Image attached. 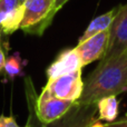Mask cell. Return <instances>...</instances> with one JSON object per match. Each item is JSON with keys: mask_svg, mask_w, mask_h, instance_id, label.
<instances>
[{"mask_svg": "<svg viewBox=\"0 0 127 127\" xmlns=\"http://www.w3.org/2000/svg\"><path fill=\"white\" fill-rule=\"evenodd\" d=\"M127 90V51L100 59L96 68L84 80V90L77 103L97 104L107 96H117Z\"/></svg>", "mask_w": 127, "mask_h": 127, "instance_id": "6da1fadb", "label": "cell"}, {"mask_svg": "<svg viewBox=\"0 0 127 127\" xmlns=\"http://www.w3.org/2000/svg\"><path fill=\"white\" fill-rule=\"evenodd\" d=\"M20 29L27 35L42 36L57 13L56 0H25Z\"/></svg>", "mask_w": 127, "mask_h": 127, "instance_id": "7a4b0ae2", "label": "cell"}, {"mask_svg": "<svg viewBox=\"0 0 127 127\" xmlns=\"http://www.w3.org/2000/svg\"><path fill=\"white\" fill-rule=\"evenodd\" d=\"M75 105V101L65 100L54 96L46 88L36 98V113L42 124H50L62 118Z\"/></svg>", "mask_w": 127, "mask_h": 127, "instance_id": "3957f363", "label": "cell"}, {"mask_svg": "<svg viewBox=\"0 0 127 127\" xmlns=\"http://www.w3.org/2000/svg\"><path fill=\"white\" fill-rule=\"evenodd\" d=\"M46 88L50 94L60 99L70 101H78L84 90V80L81 70H77L71 74L57 77L47 81Z\"/></svg>", "mask_w": 127, "mask_h": 127, "instance_id": "277c9868", "label": "cell"}, {"mask_svg": "<svg viewBox=\"0 0 127 127\" xmlns=\"http://www.w3.org/2000/svg\"><path fill=\"white\" fill-rule=\"evenodd\" d=\"M127 50V3L117 7V12L109 28V42L101 59L118 56Z\"/></svg>", "mask_w": 127, "mask_h": 127, "instance_id": "5b68a950", "label": "cell"}, {"mask_svg": "<svg viewBox=\"0 0 127 127\" xmlns=\"http://www.w3.org/2000/svg\"><path fill=\"white\" fill-rule=\"evenodd\" d=\"M96 115V104L83 105L76 101L62 118L50 124H42L41 127H89L95 121H97Z\"/></svg>", "mask_w": 127, "mask_h": 127, "instance_id": "8992f818", "label": "cell"}, {"mask_svg": "<svg viewBox=\"0 0 127 127\" xmlns=\"http://www.w3.org/2000/svg\"><path fill=\"white\" fill-rule=\"evenodd\" d=\"M109 42V29L99 32L85 41L78 42L76 49L80 56L83 67L89 65L93 62L100 60L105 56Z\"/></svg>", "mask_w": 127, "mask_h": 127, "instance_id": "52a82bcc", "label": "cell"}, {"mask_svg": "<svg viewBox=\"0 0 127 127\" xmlns=\"http://www.w3.org/2000/svg\"><path fill=\"white\" fill-rule=\"evenodd\" d=\"M81 69H83V64H81L80 56L76 47H74L60 51L57 58L47 68L46 74L48 80H50Z\"/></svg>", "mask_w": 127, "mask_h": 127, "instance_id": "ba28073f", "label": "cell"}, {"mask_svg": "<svg viewBox=\"0 0 127 127\" xmlns=\"http://www.w3.org/2000/svg\"><path fill=\"white\" fill-rule=\"evenodd\" d=\"M116 12H117V8H114V9H112V10H109V11H107V12L96 17L95 19H93L92 21H90V24L88 25V27L86 28V30L84 31V33L81 35V37L79 38L78 42L85 41L86 39L97 35V33L103 32V31H105V30H108V29L110 28V26H112L113 21H114Z\"/></svg>", "mask_w": 127, "mask_h": 127, "instance_id": "9c48e42d", "label": "cell"}, {"mask_svg": "<svg viewBox=\"0 0 127 127\" xmlns=\"http://www.w3.org/2000/svg\"><path fill=\"white\" fill-rule=\"evenodd\" d=\"M98 121H105L107 123L116 121L119 115V101L117 100V97L112 95L99 99L96 104Z\"/></svg>", "mask_w": 127, "mask_h": 127, "instance_id": "30bf717a", "label": "cell"}, {"mask_svg": "<svg viewBox=\"0 0 127 127\" xmlns=\"http://www.w3.org/2000/svg\"><path fill=\"white\" fill-rule=\"evenodd\" d=\"M27 65V60L20 56L19 53H15L6 59V64L2 69L3 76L7 80L12 81L16 77L24 76V67Z\"/></svg>", "mask_w": 127, "mask_h": 127, "instance_id": "8fae6325", "label": "cell"}, {"mask_svg": "<svg viewBox=\"0 0 127 127\" xmlns=\"http://www.w3.org/2000/svg\"><path fill=\"white\" fill-rule=\"evenodd\" d=\"M0 127H22L18 125L12 116H4L0 115ZM25 127V126H24Z\"/></svg>", "mask_w": 127, "mask_h": 127, "instance_id": "7c38bea8", "label": "cell"}, {"mask_svg": "<svg viewBox=\"0 0 127 127\" xmlns=\"http://www.w3.org/2000/svg\"><path fill=\"white\" fill-rule=\"evenodd\" d=\"M9 50V44L0 42V71H2L6 64V51Z\"/></svg>", "mask_w": 127, "mask_h": 127, "instance_id": "4fadbf2b", "label": "cell"}, {"mask_svg": "<svg viewBox=\"0 0 127 127\" xmlns=\"http://www.w3.org/2000/svg\"><path fill=\"white\" fill-rule=\"evenodd\" d=\"M107 127H127V114L125 116L121 117V118H117L116 121L112 122V123H107L106 124Z\"/></svg>", "mask_w": 127, "mask_h": 127, "instance_id": "5bb4252c", "label": "cell"}, {"mask_svg": "<svg viewBox=\"0 0 127 127\" xmlns=\"http://www.w3.org/2000/svg\"><path fill=\"white\" fill-rule=\"evenodd\" d=\"M68 1H69V0H56V8H57V10L62 9Z\"/></svg>", "mask_w": 127, "mask_h": 127, "instance_id": "9a60e30c", "label": "cell"}, {"mask_svg": "<svg viewBox=\"0 0 127 127\" xmlns=\"http://www.w3.org/2000/svg\"><path fill=\"white\" fill-rule=\"evenodd\" d=\"M89 127H107V126H106V124L101 123V121H98V119H97V121H95Z\"/></svg>", "mask_w": 127, "mask_h": 127, "instance_id": "2e32d148", "label": "cell"}, {"mask_svg": "<svg viewBox=\"0 0 127 127\" xmlns=\"http://www.w3.org/2000/svg\"><path fill=\"white\" fill-rule=\"evenodd\" d=\"M0 42H3V44H9L7 37H6V36H3V35H1V33H0Z\"/></svg>", "mask_w": 127, "mask_h": 127, "instance_id": "e0dca14e", "label": "cell"}, {"mask_svg": "<svg viewBox=\"0 0 127 127\" xmlns=\"http://www.w3.org/2000/svg\"><path fill=\"white\" fill-rule=\"evenodd\" d=\"M25 127H33V126L31 125L30 123H28V122H27V124H26V126H25Z\"/></svg>", "mask_w": 127, "mask_h": 127, "instance_id": "ac0fdd59", "label": "cell"}, {"mask_svg": "<svg viewBox=\"0 0 127 127\" xmlns=\"http://www.w3.org/2000/svg\"><path fill=\"white\" fill-rule=\"evenodd\" d=\"M20 1H21V2H22V3H24V1H25V0H20Z\"/></svg>", "mask_w": 127, "mask_h": 127, "instance_id": "d6986e66", "label": "cell"}, {"mask_svg": "<svg viewBox=\"0 0 127 127\" xmlns=\"http://www.w3.org/2000/svg\"><path fill=\"white\" fill-rule=\"evenodd\" d=\"M126 51H127V50H126Z\"/></svg>", "mask_w": 127, "mask_h": 127, "instance_id": "ffe728a7", "label": "cell"}]
</instances>
